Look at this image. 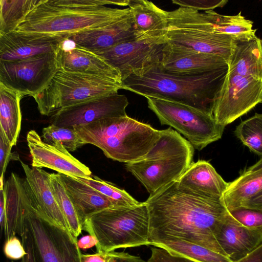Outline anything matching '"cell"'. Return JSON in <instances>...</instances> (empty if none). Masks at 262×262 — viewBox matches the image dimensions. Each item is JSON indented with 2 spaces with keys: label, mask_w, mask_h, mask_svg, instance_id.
<instances>
[{
  "label": "cell",
  "mask_w": 262,
  "mask_h": 262,
  "mask_svg": "<svg viewBox=\"0 0 262 262\" xmlns=\"http://www.w3.org/2000/svg\"><path fill=\"white\" fill-rule=\"evenodd\" d=\"M144 202L149 215V245L176 238L225 255L216 238L229 214L222 199L200 195L180 186L177 181Z\"/></svg>",
  "instance_id": "cell-1"
},
{
  "label": "cell",
  "mask_w": 262,
  "mask_h": 262,
  "mask_svg": "<svg viewBox=\"0 0 262 262\" xmlns=\"http://www.w3.org/2000/svg\"><path fill=\"white\" fill-rule=\"evenodd\" d=\"M159 63L122 80V89L145 96L159 97L212 113L228 67L198 75H177L161 70Z\"/></svg>",
  "instance_id": "cell-2"
},
{
  "label": "cell",
  "mask_w": 262,
  "mask_h": 262,
  "mask_svg": "<svg viewBox=\"0 0 262 262\" xmlns=\"http://www.w3.org/2000/svg\"><path fill=\"white\" fill-rule=\"evenodd\" d=\"M130 15L128 8H114L105 6L67 8L56 6L50 0H43L14 31L26 35L67 39L76 33L105 26Z\"/></svg>",
  "instance_id": "cell-3"
},
{
  "label": "cell",
  "mask_w": 262,
  "mask_h": 262,
  "mask_svg": "<svg viewBox=\"0 0 262 262\" xmlns=\"http://www.w3.org/2000/svg\"><path fill=\"white\" fill-rule=\"evenodd\" d=\"M74 128L85 144L94 145L107 158L126 164L145 156L160 135V130L127 115Z\"/></svg>",
  "instance_id": "cell-4"
},
{
  "label": "cell",
  "mask_w": 262,
  "mask_h": 262,
  "mask_svg": "<svg viewBox=\"0 0 262 262\" xmlns=\"http://www.w3.org/2000/svg\"><path fill=\"white\" fill-rule=\"evenodd\" d=\"M194 148L176 130H160L159 137L147 154L126 164V168L150 195L177 181L192 163Z\"/></svg>",
  "instance_id": "cell-5"
},
{
  "label": "cell",
  "mask_w": 262,
  "mask_h": 262,
  "mask_svg": "<svg viewBox=\"0 0 262 262\" xmlns=\"http://www.w3.org/2000/svg\"><path fill=\"white\" fill-rule=\"evenodd\" d=\"M17 235L26 253L21 262H82L78 240L41 215L29 194Z\"/></svg>",
  "instance_id": "cell-6"
},
{
  "label": "cell",
  "mask_w": 262,
  "mask_h": 262,
  "mask_svg": "<svg viewBox=\"0 0 262 262\" xmlns=\"http://www.w3.org/2000/svg\"><path fill=\"white\" fill-rule=\"evenodd\" d=\"M82 230L98 241L97 252L149 245V222L145 202L133 207L114 206L99 211L85 221Z\"/></svg>",
  "instance_id": "cell-7"
},
{
  "label": "cell",
  "mask_w": 262,
  "mask_h": 262,
  "mask_svg": "<svg viewBox=\"0 0 262 262\" xmlns=\"http://www.w3.org/2000/svg\"><path fill=\"white\" fill-rule=\"evenodd\" d=\"M122 84L121 75L59 70L48 86L33 98L39 113L49 116L61 108L117 93Z\"/></svg>",
  "instance_id": "cell-8"
},
{
  "label": "cell",
  "mask_w": 262,
  "mask_h": 262,
  "mask_svg": "<svg viewBox=\"0 0 262 262\" xmlns=\"http://www.w3.org/2000/svg\"><path fill=\"white\" fill-rule=\"evenodd\" d=\"M145 97L161 124L182 134L194 148L201 150L221 139L225 127L216 122L212 114L162 97Z\"/></svg>",
  "instance_id": "cell-9"
},
{
  "label": "cell",
  "mask_w": 262,
  "mask_h": 262,
  "mask_svg": "<svg viewBox=\"0 0 262 262\" xmlns=\"http://www.w3.org/2000/svg\"><path fill=\"white\" fill-rule=\"evenodd\" d=\"M167 18L166 42L215 55L228 62L236 37L213 32L202 13L191 8L167 11Z\"/></svg>",
  "instance_id": "cell-10"
},
{
  "label": "cell",
  "mask_w": 262,
  "mask_h": 262,
  "mask_svg": "<svg viewBox=\"0 0 262 262\" xmlns=\"http://www.w3.org/2000/svg\"><path fill=\"white\" fill-rule=\"evenodd\" d=\"M262 103V74L246 67L228 64V72L213 105L216 122L224 127Z\"/></svg>",
  "instance_id": "cell-11"
},
{
  "label": "cell",
  "mask_w": 262,
  "mask_h": 262,
  "mask_svg": "<svg viewBox=\"0 0 262 262\" xmlns=\"http://www.w3.org/2000/svg\"><path fill=\"white\" fill-rule=\"evenodd\" d=\"M59 70L57 51L22 60L0 61V84L23 97H34L48 86Z\"/></svg>",
  "instance_id": "cell-12"
},
{
  "label": "cell",
  "mask_w": 262,
  "mask_h": 262,
  "mask_svg": "<svg viewBox=\"0 0 262 262\" xmlns=\"http://www.w3.org/2000/svg\"><path fill=\"white\" fill-rule=\"evenodd\" d=\"M128 101L124 95H105L58 110L50 116V124L74 127L108 118L126 116Z\"/></svg>",
  "instance_id": "cell-13"
},
{
  "label": "cell",
  "mask_w": 262,
  "mask_h": 262,
  "mask_svg": "<svg viewBox=\"0 0 262 262\" xmlns=\"http://www.w3.org/2000/svg\"><path fill=\"white\" fill-rule=\"evenodd\" d=\"M166 43L134 40L92 52L118 70L123 80L133 73L159 63Z\"/></svg>",
  "instance_id": "cell-14"
},
{
  "label": "cell",
  "mask_w": 262,
  "mask_h": 262,
  "mask_svg": "<svg viewBox=\"0 0 262 262\" xmlns=\"http://www.w3.org/2000/svg\"><path fill=\"white\" fill-rule=\"evenodd\" d=\"M27 141L31 167L48 168L73 178L88 179L92 176L90 168L73 157L61 143L45 142L35 130L28 133Z\"/></svg>",
  "instance_id": "cell-15"
},
{
  "label": "cell",
  "mask_w": 262,
  "mask_h": 262,
  "mask_svg": "<svg viewBox=\"0 0 262 262\" xmlns=\"http://www.w3.org/2000/svg\"><path fill=\"white\" fill-rule=\"evenodd\" d=\"M158 66L165 73L182 76L201 75L228 67L220 56L169 42L165 45Z\"/></svg>",
  "instance_id": "cell-16"
},
{
  "label": "cell",
  "mask_w": 262,
  "mask_h": 262,
  "mask_svg": "<svg viewBox=\"0 0 262 262\" xmlns=\"http://www.w3.org/2000/svg\"><path fill=\"white\" fill-rule=\"evenodd\" d=\"M20 162L26 176L25 186L38 213L70 232L67 221L50 186V173L42 168L30 167L21 161Z\"/></svg>",
  "instance_id": "cell-17"
},
{
  "label": "cell",
  "mask_w": 262,
  "mask_h": 262,
  "mask_svg": "<svg viewBox=\"0 0 262 262\" xmlns=\"http://www.w3.org/2000/svg\"><path fill=\"white\" fill-rule=\"evenodd\" d=\"M66 40L58 37L26 35L15 31L0 35V61L19 60L56 52Z\"/></svg>",
  "instance_id": "cell-18"
},
{
  "label": "cell",
  "mask_w": 262,
  "mask_h": 262,
  "mask_svg": "<svg viewBox=\"0 0 262 262\" xmlns=\"http://www.w3.org/2000/svg\"><path fill=\"white\" fill-rule=\"evenodd\" d=\"M67 39L91 51L107 49L122 42L136 40L132 14L105 26L76 33Z\"/></svg>",
  "instance_id": "cell-19"
},
{
  "label": "cell",
  "mask_w": 262,
  "mask_h": 262,
  "mask_svg": "<svg viewBox=\"0 0 262 262\" xmlns=\"http://www.w3.org/2000/svg\"><path fill=\"white\" fill-rule=\"evenodd\" d=\"M216 238L225 255L234 262L262 244V231L241 225L229 214L220 226Z\"/></svg>",
  "instance_id": "cell-20"
},
{
  "label": "cell",
  "mask_w": 262,
  "mask_h": 262,
  "mask_svg": "<svg viewBox=\"0 0 262 262\" xmlns=\"http://www.w3.org/2000/svg\"><path fill=\"white\" fill-rule=\"evenodd\" d=\"M128 6L135 26L136 40L166 42L167 11L146 0H130Z\"/></svg>",
  "instance_id": "cell-21"
},
{
  "label": "cell",
  "mask_w": 262,
  "mask_h": 262,
  "mask_svg": "<svg viewBox=\"0 0 262 262\" xmlns=\"http://www.w3.org/2000/svg\"><path fill=\"white\" fill-rule=\"evenodd\" d=\"M60 70L92 74L121 75L102 57L66 39L57 51ZM122 76V75H121Z\"/></svg>",
  "instance_id": "cell-22"
},
{
  "label": "cell",
  "mask_w": 262,
  "mask_h": 262,
  "mask_svg": "<svg viewBox=\"0 0 262 262\" xmlns=\"http://www.w3.org/2000/svg\"><path fill=\"white\" fill-rule=\"evenodd\" d=\"M178 184L200 195L222 199L229 182L205 160L192 163L177 181Z\"/></svg>",
  "instance_id": "cell-23"
},
{
  "label": "cell",
  "mask_w": 262,
  "mask_h": 262,
  "mask_svg": "<svg viewBox=\"0 0 262 262\" xmlns=\"http://www.w3.org/2000/svg\"><path fill=\"white\" fill-rule=\"evenodd\" d=\"M60 174L82 227L85 220L93 214L117 206L110 199L89 185L75 178Z\"/></svg>",
  "instance_id": "cell-24"
},
{
  "label": "cell",
  "mask_w": 262,
  "mask_h": 262,
  "mask_svg": "<svg viewBox=\"0 0 262 262\" xmlns=\"http://www.w3.org/2000/svg\"><path fill=\"white\" fill-rule=\"evenodd\" d=\"M23 97L18 92L0 84V129L12 146L16 145L20 131Z\"/></svg>",
  "instance_id": "cell-25"
},
{
  "label": "cell",
  "mask_w": 262,
  "mask_h": 262,
  "mask_svg": "<svg viewBox=\"0 0 262 262\" xmlns=\"http://www.w3.org/2000/svg\"><path fill=\"white\" fill-rule=\"evenodd\" d=\"M262 189V171L247 170L231 182L224 192L222 200L229 211L239 208Z\"/></svg>",
  "instance_id": "cell-26"
},
{
  "label": "cell",
  "mask_w": 262,
  "mask_h": 262,
  "mask_svg": "<svg viewBox=\"0 0 262 262\" xmlns=\"http://www.w3.org/2000/svg\"><path fill=\"white\" fill-rule=\"evenodd\" d=\"M164 249L171 254L195 262H233L227 256L203 246L183 240L171 238L152 244Z\"/></svg>",
  "instance_id": "cell-27"
},
{
  "label": "cell",
  "mask_w": 262,
  "mask_h": 262,
  "mask_svg": "<svg viewBox=\"0 0 262 262\" xmlns=\"http://www.w3.org/2000/svg\"><path fill=\"white\" fill-rule=\"evenodd\" d=\"M43 0H1L0 35L15 31Z\"/></svg>",
  "instance_id": "cell-28"
},
{
  "label": "cell",
  "mask_w": 262,
  "mask_h": 262,
  "mask_svg": "<svg viewBox=\"0 0 262 262\" xmlns=\"http://www.w3.org/2000/svg\"><path fill=\"white\" fill-rule=\"evenodd\" d=\"M202 15L215 33L236 37L256 31L252 28L253 22L242 16L241 12L235 15H224L208 10L203 12Z\"/></svg>",
  "instance_id": "cell-29"
},
{
  "label": "cell",
  "mask_w": 262,
  "mask_h": 262,
  "mask_svg": "<svg viewBox=\"0 0 262 262\" xmlns=\"http://www.w3.org/2000/svg\"><path fill=\"white\" fill-rule=\"evenodd\" d=\"M49 183L59 208L67 221L70 232L77 239L82 227L75 208L64 187L61 174L49 173Z\"/></svg>",
  "instance_id": "cell-30"
},
{
  "label": "cell",
  "mask_w": 262,
  "mask_h": 262,
  "mask_svg": "<svg viewBox=\"0 0 262 262\" xmlns=\"http://www.w3.org/2000/svg\"><path fill=\"white\" fill-rule=\"evenodd\" d=\"M234 133L251 151L262 157V114L255 113L241 122Z\"/></svg>",
  "instance_id": "cell-31"
},
{
  "label": "cell",
  "mask_w": 262,
  "mask_h": 262,
  "mask_svg": "<svg viewBox=\"0 0 262 262\" xmlns=\"http://www.w3.org/2000/svg\"><path fill=\"white\" fill-rule=\"evenodd\" d=\"M75 178L107 197L117 206L133 207L141 203L135 200L125 190L120 189L112 183L104 181L96 176H92L88 179Z\"/></svg>",
  "instance_id": "cell-32"
},
{
  "label": "cell",
  "mask_w": 262,
  "mask_h": 262,
  "mask_svg": "<svg viewBox=\"0 0 262 262\" xmlns=\"http://www.w3.org/2000/svg\"><path fill=\"white\" fill-rule=\"evenodd\" d=\"M43 140L49 143L60 142L69 151L85 145L74 127H62L50 124L42 130Z\"/></svg>",
  "instance_id": "cell-33"
},
{
  "label": "cell",
  "mask_w": 262,
  "mask_h": 262,
  "mask_svg": "<svg viewBox=\"0 0 262 262\" xmlns=\"http://www.w3.org/2000/svg\"><path fill=\"white\" fill-rule=\"evenodd\" d=\"M229 212L231 216L241 225L251 229L262 227V211L241 207Z\"/></svg>",
  "instance_id": "cell-34"
},
{
  "label": "cell",
  "mask_w": 262,
  "mask_h": 262,
  "mask_svg": "<svg viewBox=\"0 0 262 262\" xmlns=\"http://www.w3.org/2000/svg\"><path fill=\"white\" fill-rule=\"evenodd\" d=\"M12 146L0 129V190L5 184L4 176L6 168L10 161H20L17 152H11Z\"/></svg>",
  "instance_id": "cell-35"
},
{
  "label": "cell",
  "mask_w": 262,
  "mask_h": 262,
  "mask_svg": "<svg viewBox=\"0 0 262 262\" xmlns=\"http://www.w3.org/2000/svg\"><path fill=\"white\" fill-rule=\"evenodd\" d=\"M53 4L67 8H86L104 6L105 5H121V1L108 0H50Z\"/></svg>",
  "instance_id": "cell-36"
},
{
  "label": "cell",
  "mask_w": 262,
  "mask_h": 262,
  "mask_svg": "<svg viewBox=\"0 0 262 262\" xmlns=\"http://www.w3.org/2000/svg\"><path fill=\"white\" fill-rule=\"evenodd\" d=\"M173 4L180 7L199 10H213L217 7H222L228 2L227 0H172Z\"/></svg>",
  "instance_id": "cell-37"
},
{
  "label": "cell",
  "mask_w": 262,
  "mask_h": 262,
  "mask_svg": "<svg viewBox=\"0 0 262 262\" xmlns=\"http://www.w3.org/2000/svg\"><path fill=\"white\" fill-rule=\"evenodd\" d=\"M147 262H195L181 256L174 255L164 249L153 246Z\"/></svg>",
  "instance_id": "cell-38"
},
{
  "label": "cell",
  "mask_w": 262,
  "mask_h": 262,
  "mask_svg": "<svg viewBox=\"0 0 262 262\" xmlns=\"http://www.w3.org/2000/svg\"><path fill=\"white\" fill-rule=\"evenodd\" d=\"M4 252L7 258L14 260L22 258L26 254L21 242L16 236L6 241Z\"/></svg>",
  "instance_id": "cell-39"
},
{
  "label": "cell",
  "mask_w": 262,
  "mask_h": 262,
  "mask_svg": "<svg viewBox=\"0 0 262 262\" xmlns=\"http://www.w3.org/2000/svg\"><path fill=\"white\" fill-rule=\"evenodd\" d=\"M107 253L110 257V262H146L139 256L131 255L124 251H113Z\"/></svg>",
  "instance_id": "cell-40"
},
{
  "label": "cell",
  "mask_w": 262,
  "mask_h": 262,
  "mask_svg": "<svg viewBox=\"0 0 262 262\" xmlns=\"http://www.w3.org/2000/svg\"><path fill=\"white\" fill-rule=\"evenodd\" d=\"M82 262H110L108 253L97 252L92 254H81Z\"/></svg>",
  "instance_id": "cell-41"
},
{
  "label": "cell",
  "mask_w": 262,
  "mask_h": 262,
  "mask_svg": "<svg viewBox=\"0 0 262 262\" xmlns=\"http://www.w3.org/2000/svg\"><path fill=\"white\" fill-rule=\"evenodd\" d=\"M241 207L262 211V189L253 197L246 201Z\"/></svg>",
  "instance_id": "cell-42"
},
{
  "label": "cell",
  "mask_w": 262,
  "mask_h": 262,
  "mask_svg": "<svg viewBox=\"0 0 262 262\" xmlns=\"http://www.w3.org/2000/svg\"><path fill=\"white\" fill-rule=\"evenodd\" d=\"M234 262H262V244L249 254Z\"/></svg>",
  "instance_id": "cell-43"
},
{
  "label": "cell",
  "mask_w": 262,
  "mask_h": 262,
  "mask_svg": "<svg viewBox=\"0 0 262 262\" xmlns=\"http://www.w3.org/2000/svg\"><path fill=\"white\" fill-rule=\"evenodd\" d=\"M97 243L98 241L96 237L91 234L84 236L77 241L79 248L83 250L96 246Z\"/></svg>",
  "instance_id": "cell-44"
},
{
  "label": "cell",
  "mask_w": 262,
  "mask_h": 262,
  "mask_svg": "<svg viewBox=\"0 0 262 262\" xmlns=\"http://www.w3.org/2000/svg\"><path fill=\"white\" fill-rule=\"evenodd\" d=\"M246 170L250 172L262 171V157L257 162L249 167Z\"/></svg>",
  "instance_id": "cell-45"
},
{
  "label": "cell",
  "mask_w": 262,
  "mask_h": 262,
  "mask_svg": "<svg viewBox=\"0 0 262 262\" xmlns=\"http://www.w3.org/2000/svg\"><path fill=\"white\" fill-rule=\"evenodd\" d=\"M259 229V230H261V231H262V227H261V228H259V229Z\"/></svg>",
  "instance_id": "cell-46"
}]
</instances>
